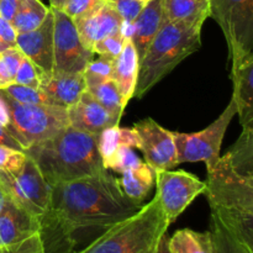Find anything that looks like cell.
<instances>
[{
	"mask_svg": "<svg viewBox=\"0 0 253 253\" xmlns=\"http://www.w3.org/2000/svg\"><path fill=\"white\" fill-rule=\"evenodd\" d=\"M142 205L128 199L108 170L51 187L48 210L41 220L46 253H72L77 234L105 230L136 214Z\"/></svg>",
	"mask_w": 253,
	"mask_h": 253,
	"instance_id": "6da1fadb",
	"label": "cell"
},
{
	"mask_svg": "<svg viewBox=\"0 0 253 253\" xmlns=\"http://www.w3.org/2000/svg\"><path fill=\"white\" fill-rule=\"evenodd\" d=\"M205 185L211 224L253 249V130L208 168Z\"/></svg>",
	"mask_w": 253,
	"mask_h": 253,
	"instance_id": "7a4b0ae2",
	"label": "cell"
},
{
	"mask_svg": "<svg viewBox=\"0 0 253 253\" xmlns=\"http://www.w3.org/2000/svg\"><path fill=\"white\" fill-rule=\"evenodd\" d=\"M99 135L84 132L72 126L57 132L25 151L39 166L51 187L58 183L108 170L98 148Z\"/></svg>",
	"mask_w": 253,
	"mask_h": 253,
	"instance_id": "3957f363",
	"label": "cell"
},
{
	"mask_svg": "<svg viewBox=\"0 0 253 253\" xmlns=\"http://www.w3.org/2000/svg\"><path fill=\"white\" fill-rule=\"evenodd\" d=\"M202 27L180 22H163L143 56L133 96L147 94L178 64L202 46Z\"/></svg>",
	"mask_w": 253,
	"mask_h": 253,
	"instance_id": "277c9868",
	"label": "cell"
},
{
	"mask_svg": "<svg viewBox=\"0 0 253 253\" xmlns=\"http://www.w3.org/2000/svg\"><path fill=\"white\" fill-rule=\"evenodd\" d=\"M169 226L160 199L155 195L136 214L111 225L76 253H156Z\"/></svg>",
	"mask_w": 253,
	"mask_h": 253,
	"instance_id": "5b68a950",
	"label": "cell"
},
{
	"mask_svg": "<svg viewBox=\"0 0 253 253\" xmlns=\"http://www.w3.org/2000/svg\"><path fill=\"white\" fill-rule=\"evenodd\" d=\"M9 108L7 132L25 151L47 140L69 125L68 109L56 105H32L17 103L0 90Z\"/></svg>",
	"mask_w": 253,
	"mask_h": 253,
	"instance_id": "8992f818",
	"label": "cell"
},
{
	"mask_svg": "<svg viewBox=\"0 0 253 253\" xmlns=\"http://www.w3.org/2000/svg\"><path fill=\"white\" fill-rule=\"evenodd\" d=\"M0 187L7 199L30 215L39 220L46 215L51 202V185L31 157L27 156L17 172L0 170Z\"/></svg>",
	"mask_w": 253,
	"mask_h": 253,
	"instance_id": "52a82bcc",
	"label": "cell"
},
{
	"mask_svg": "<svg viewBox=\"0 0 253 253\" xmlns=\"http://www.w3.org/2000/svg\"><path fill=\"white\" fill-rule=\"evenodd\" d=\"M210 16L221 29L230 59L253 53V0H209Z\"/></svg>",
	"mask_w": 253,
	"mask_h": 253,
	"instance_id": "ba28073f",
	"label": "cell"
},
{
	"mask_svg": "<svg viewBox=\"0 0 253 253\" xmlns=\"http://www.w3.org/2000/svg\"><path fill=\"white\" fill-rule=\"evenodd\" d=\"M236 113V106L231 99L224 113L204 130L192 133L172 132L177 147L178 165L205 162L207 168L214 166L220 158L225 133Z\"/></svg>",
	"mask_w": 253,
	"mask_h": 253,
	"instance_id": "9c48e42d",
	"label": "cell"
},
{
	"mask_svg": "<svg viewBox=\"0 0 253 253\" xmlns=\"http://www.w3.org/2000/svg\"><path fill=\"white\" fill-rule=\"evenodd\" d=\"M53 16V72L83 73L94 52L82 43L73 20L61 9L49 7Z\"/></svg>",
	"mask_w": 253,
	"mask_h": 253,
	"instance_id": "30bf717a",
	"label": "cell"
},
{
	"mask_svg": "<svg viewBox=\"0 0 253 253\" xmlns=\"http://www.w3.org/2000/svg\"><path fill=\"white\" fill-rule=\"evenodd\" d=\"M156 188L158 197L167 216L172 225L183 211L205 190V182L184 170H161L155 172Z\"/></svg>",
	"mask_w": 253,
	"mask_h": 253,
	"instance_id": "8fae6325",
	"label": "cell"
},
{
	"mask_svg": "<svg viewBox=\"0 0 253 253\" xmlns=\"http://www.w3.org/2000/svg\"><path fill=\"white\" fill-rule=\"evenodd\" d=\"M132 128L138 137L137 148L153 172L169 170L178 166L177 147L172 131L166 130L151 118L138 121Z\"/></svg>",
	"mask_w": 253,
	"mask_h": 253,
	"instance_id": "7c38bea8",
	"label": "cell"
},
{
	"mask_svg": "<svg viewBox=\"0 0 253 253\" xmlns=\"http://www.w3.org/2000/svg\"><path fill=\"white\" fill-rule=\"evenodd\" d=\"M16 47L43 73V78L53 72V16L49 10L37 29L17 34Z\"/></svg>",
	"mask_w": 253,
	"mask_h": 253,
	"instance_id": "4fadbf2b",
	"label": "cell"
},
{
	"mask_svg": "<svg viewBox=\"0 0 253 253\" xmlns=\"http://www.w3.org/2000/svg\"><path fill=\"white\" fill-rule=\"evenodd\" d=\"M73 22L83 46L93 52L96 42L120 32L123 19L106 0L95 9L74 19Z\"/></svg>",
	"mask_w": 253,
	"mask_h": 253,
	"instance_id": "5bb4252c",
	"label": "cell"
},
{
	"mask_svg": "<svg viewBox=\"0 0 253 253\" xmlns=\"http://www.w3.org/2000/svg\"><path fill=\"white\" fill-rule=\"evenodd\" d=\"M232 62V100L244 130H253V53Z\"/></svg>",
	"mask_w": 253,
	"mask_h": 253,
	"instance_id": "9a60e30c",
	"label": "cell"
},
{
	"mask_svg": "<svg viewBox=\"0 0 253 253\" xmlns=\"http://www.w3.org/2000/svg\"><path fill=\"white\" fill-rule=\"evenodd\" d=\"M69 126L84 132L99 135L111 126L119 125L121 119L106 110L88 90L82 94L81 99L68 108Z\"/></svg>",
	"mask_w": 253,
	"mask_h": 253,
	"instance_id": "2e32d148",
	"label": "cell"
},
{
	"mask_svg": "<svg viewBox=\"0 0 253 253\" xmlns=\"http://www.w3.org/2000/svg\"><path fill=\"white\" fill-rule=\"evenodd\" d=\"M41 231V220L5 199L0 210V247L12 246Z\"/></svg>",
	"mask_w": 253,
	"mask_h": 253,
	"instance_id": "e0dca14e",
	"label": "cell"
},
{
	"mask_svg": "<svg viewBox=\"0 0 253 253\" xmlns=\"http://www.w3.org/2000/svg\"><path fill=\"white\" fill-rule=\"evenodd\" d=\"M40 89L44 91L57 105L71 108L86 90L83 73H52L42 79Z\"/></svg>",
	"mask_w": 253,
	"mask_h": 253,
	"instance_id": "ac0fdd59",
	"label": "cell"
},
{
	"mask_svg": "<svg viewBox=\"0 0 253 253\" xmlns=\"http://www.w3.org/2000/svg\"><path fill=\"white\" fill-rule=\"evenodd\" d=\"M140 68V57L131 39H125L121 52L115 58L114 66V81L118 84L124 106L133 98Z\"/></svg>",
	"mask_w": 253,
	"mask_h": 253,
	"instance_id": "d6986e66",
	"label": "cell"
},
{
	"mask_svg": "<svg viewBox=\"0 0 253 253\" xmlns=\"http://www.w3.org/2000/svg\"><path fill=\"white\" fill-rule=\"evenodd\" d=\"M163 22H165V16H163L161 0H151L150 2H147L142 11L135 19L131 41L140 58L143 56L153 37L160 31Z\"/></svg>",
	"mask_w": 253,
	"mask_h": 253,
	"instance_id": "ffe728a7",
	"label": "cell"
},
{
	"mask_svg": "<svg viewBox=\"0 0 253 253\" xmlns=\"http://www.w3.org/2000/svg\"><path fill=\"white\" fill-rule=\"evenodd\" d=\"M165 21L203 26L210 16L209 0H161Z\"/></svg>",
	"mask_w": 253,
	"mask_h": 253,
	"instance_id": "44dd1931",
	"label": "cell"
},
{
	"mask_svg": "<svg viewBox=\"0 0 253 253\" xmlns=\"http://www.w3.org/2000/svg\"><path fill=\"white\" fill-rule=\"evenodd\" d=\"M118 182L124 194L128 199L135 202L136 204L142 205L143 200L153 189L155 172L150 166L142 162L138 167L123 173V177L118 179Z\"/></svg>",
	"mask_w": 253,
	"mask_h": 253,
	"instance_id": "7402d4cb",
	"label": "cell"
},
{
	"mask_svg": "<svg viewBox=\"0 0 253 253\" xmlns=\"http://www.w3.org/2000/svg\"><path fill=\"white\" fill-rule=\"evenodd\" d=\"M170 253H216L210 231L180 229L168 239Z\"/></svg>",
	"mask_w": 253,
	"mask_h": 253,
	"instance_id": "603a6c76",
	"label": "cell"
},
{
	"mask_svg": "<svg viewBox=\"0 0 253 253\" xmlns=\"http://www.w3.org/2000/svg\"><path fill=\"white\" fill-rule=\"evenodd\" d=\"M121 146L137 148L138 137L132 127L121 128L119 127V125H115L109 128H105V130L99 133L98 148L101 161H103V165Z\"/></svg>",
	"mask_w": 253,
	"mask_h": 253,
	"instance_id": "cb8c5ba5",
	"label": "cell"
},
{
	"mask_svg": "<svg viewBox=\"0 0 253 253\" xmlns=\"http://www.w3.org/2000/svg\"><path fill=\"white\" fill-rule=\"evenodd\" d=\"M48 12L49 7H47L41 0H21L11 25L17 34L31 31L44 21Z\"/></svg>",
	"mask_w": 253,
	"mask_h": 253,
	"instance_id": "d4e9b609",
	"label": "cell"
},
{
	"mask_svg": "<svg viewBox=\"0 0 253 253\" xmlns=\"http://www.w3.org/2000/svg\"><path fill=\"white\" fill-rule=\"evenodd\" d=\"M86 90L104 106L108 111H110L116 118L121 119L125 106L121 100L120 91L118 84L114 79L91 83L86 85Z\"/></svg>",
	"mask_w": 253,
	"mask_h": 253,
	"instance_id": "484cf974",
	"label": "cell"
},
{
	"mask_svg": "<svg viewBox=\"0 0 253 253\" xmlns=\"http://www.w3.org/2000/svg\"><path fill=\"white\" fill-rule=\"evenodd\" d=\"M6 95L14 99L17 103L22 104H32V105H57L56 101L52 100L42 89L40 88H30V86L20 85V84L12 83L11 85L4 89Z\"/></svg>",
	"mask_w": 253,
	"mask_h": 253,
	"instance_id": "4316f807",
	"label": "cell"
},
{
	"mask_svg": "<svg viewBox=\"0 0 253 253\" xmlns=\"http://www.w3.org/2000/svg\"><path fill=\"white\" fill-rule=\"evenodd\" d=\"M22 58L24 54L17 47L0 52V90L15 83V76Z\"/></svg>",
	"mask_w": 253,
	"mask_h": 253,
	"instance_id": "83f0119b",
	"label": "cell"
},
{
	"mask_svg": "<svg viewBox=\"0 0 253 253\" xmlns=\"http://www.w3.org/2000/svg\"><path fill=\"white\" fill-rule=\"evenodd\" d=\"M114 66H115V58L105 54H99V58L91 59L83 72L86 85L114 79Z\"/></svg>",
	"mask_w": 253,
	"mask_h": 253,
	"instance_id": "f1b7e54d",
	"label": "cell"
},
{
	"mask_svg": "<svg viewBox=\"0 0 253 253\" xmlns=\"http://www.w3.org/2000/svg\"><path fill=\"white\" fill-rule=\"evenodd\" d=\"M141 163H142V161L136 155L132 147L121 146L106 162H104L103 166L105 169H113L114 172L123 174V173L127 172L132 168L138 167Z\"/></svg>",
	"mask_w": 253,
	"mask_h": 253,
	"instance_id": "f546056e",
	"label": "cell"
},
{
	"mask_svg": "<svg viewBox=\"0 0 253 253\" xmlns=\"http://www.w3.org/2000/svg\"><path fill=\"white\" fill-rule=\"evenodd\" d=\"M210 234H211L216 253H253V249H250L246 245L235 240L216 225L211 224Z\"/></svg>",
	"mask_w": 253,
	"mask_h": 253,
	"instance_id": "4dcf8cb0",
	"label": "cell"
},
{
	"mask_svg": "<svg viewBox=\"0 0 253 253\" xmlns=\"http://www.w3.org/2000/svg\"><path fill=\"white\" fill-rule=\"evenodd\" d=\"M43 77V73L35 66V63L24 56L15 76V83L30 88H40Z\"/></svg>",
	"mask_w": 253,
	"mask_h": 253,
	"instance_id": "1f68e13d",
	"label": "cell"
},
{
	"mask_svg": "<svg viewBox=\"0 0 253 253\" xmlns=\"http://www.w3.org/2000/svg\"><path fill=\"white\" fill-rule=\"evenodd\" d=\"M26 157L27 156L24 151L0 145V170L17 172L26 161Z\"/></svg>",
	"mask_w": 253,
	"mask_h": 253,
	"instance_id": "d6a6232c",
	"label": "cell"
},
{
	"mask_svg": "<svg viewBox=\"0 0 253 253\" xmlns=\"http://www.w3.org/2000/svg\"><path fill=\"white\" fill-rule=\"evenodd\" d=\"M115 11L120 15L123 21H135L146 4L138 0H108Z\"/></svg>",
	"mask_w": 253,
	"mask_h": 253,
	"instance_id": "836d02e7",
	"label": "cell"
},
{
	"mask_svg": "<svg viewBox=\"0 0 253 253\" xmlns=\"http://www.w3.org/2000/svg\"><path fill=\"white\" fill-rule=\"evenodd\" d=\"M124 41H125V39L123 37V35L120 32H116V34L110 35V36L96 42L93 47V52L116 58L121 52Z\"/></svg>",
	"mask_w": 253,
	"mask_h": 253,
	"instance_id": "e575fe53",
	"label": "cell"
},
{
	"mask_svg": "<svg viewBox=\"0 0 253 253\" xmlns=\"http://www.w3.org/2000/svg\"><path fill=\"white\" fill-rule=\"evenodd\" d=\"M0 253H46L40 232L12 246L0 247Z\"/></svg>",
	"mask_w": 253,
	"mask_h": 253,
	"instance_id": "d590c367",
	"label": "cell"
},
{
	"mask_svg": "<svg viewBox=\"0 0 253 253\" xmlns=\"http://www.w3.org/2000/svg\"><path fill=\"white\" fill-rule=\"evenodd\" d=\"M106 0H67L66 5L62 10L71 17L72 20L86 14L90 10L95 9Z\"/></svg>",
	"mask_w": 253,
	"mask_h": 253,
	"instance_id": "8d00e7d4",
	"label": "cell"
},
{
	"mask_svg": "<svg viewBox=\"0 0 253 253\" xmlns=\"http://www.w3.org/2000/svg\"><path fill=\"white\" fill-rule=\"evenodd\" d=\"M17 32L11 22L0 17V52L16 47Z\"/></svg>",
	"mask_w": 253,
	"mask_h": 253,
	"instance_id": "74e56055",
	"label": "cell"
},
{
	"mask_svg": "<svg viewBox=\"0 0 253 253\" xmlns=\"http://www.w3.org/2000/svg\"><path fill=\"white\" fill-rule=\"evenodd\" d=\"M21 0H0V17L6 21H12L17 12Z\"/></svg>",
	"mask_w": 253,
	"mask_h": 253,
	"instance_id": "f35d334b",
	"label": "cell"
},
{
	"mask_svg": "<svg viewBox=\"0 0 253 253\" xmlns=\"http://www.w3.org/2000/svg\"><path fill=\"white\" fill-rule=\"evenodd\" d=\"M0 145L1 146H6V147H11L15 148V150L19 151H24L22 147L20 146V143L7 132L6 128L0 127Z\"/></svg>",
	"mask_w": 253,
	"mask_h": 253,
	"instance_id": "ab89813d",
	"label": "cell"
},
{
	"mask_svg": "<svg viewBox=\"0 0 253 253\" xmlns=\"http://www.w3.org/2000/svg\"><path fill=\"white\" fill-rule=\"evenodd\" d=\"M9 108H7V104L5 101V99L0 94V127L6 128L9 126Z\"/></svg>",
	"mask_w": 253,
	"mask_h": 253,
	"instance_id": "60d3db41",
	"label": "cell"
},
{
	"mask_svg": "<svg viewBox=\"0 0 253 253\" xmlns=\"http://www.w3.org/2000/svg\"><path fill=\"white\" fill-rule=\"evenodd\" d=\"M168 239H169V237L166 234L165 236L162 237V240H161L160 246H158V250L156 253H170L169 247H168Z\"/></svg>",
	"mask_w": 253,
	"mask_h": 253,
	"instance_id": "b9f144b4",
	"label": "cell"
},
{
	"mask_svg": "<svg viewBox=\"0 0 253 253\" xmlns=\"http://www.w3.org/2000/svg\"><path fill=\"white\" fill-rule=\"evenodd\" d=\"M67 0H49V7H54V9H63L66 5Z\"/></svg>",
	"mask_w": 253,
	"mask_h": 253,
	"instance_id": "7bdbcfd3",
	"label": "cell"
},
{
	"mask_svg": "<svg viewBox=\"0 0 253 253\" xmlns=\"http://www.w3.org/2000/svg\"><path fill=\"white\" fill-rule=\"evenodd\" d=\"M5 199H6V197H5L4 192H2L1 187H0V210H1L2 205H4V203H5Z\"/></svg>",
	"mask_w": 253,
	"mask_h": 253,
	"instance_id": "ee69618b",
	"label": "cell"
},
{
	"mask_svg": "<svg viewBox=\"0 0 253 253\" xmlns=\"http://www.w3.org/2000/svg\"><path fill=\"white\" fill-rule=\"evenodd\" d=\"M138 1L143 2V4H147V2H150V1H151V0H138Z\"/></svg>",
	"mask_w": 253,
	"mask_h": 253,
	"instance_id": "f6af8a7d",
	"label": "cell"
}]
</instances>
